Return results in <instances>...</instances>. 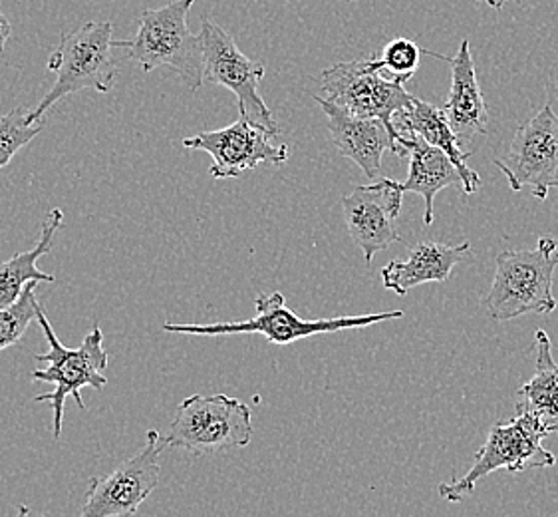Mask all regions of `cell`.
<instances>
[{"label": "cell", "mask_w": 558, "mask_h": 517, "mask_svg": "<svg viewBox=\"0 0 558 517\" xmlns=\"http://www.w3.org/2000/svg\"><path fill=\"white\" fill-rule=\"evenodd\" d=\"M557 267L558 243L553 237H541L535 249L501 251L483 306L495 321H511L529 313H553L557 309L553 294Z\"/></svg>", "instance_id": "cell-1"}, {"label": "cell", "mask_w": 558, "mask_h": 517, "mask_svg": "<svg viewBox=\"0 0 558 517\" xmlns=\"http://www.w3.org/2000/svg\"><path fill=\"white\" fill-rule=\"evenodd\" d=\"M195 0H173L161 9L142 12L132 40H113V48L128 50V58L144 72L169 67L191 92L203 84V46L199 34L187 26V14Z\"/></svg>", "instance_id": "cell-2"}, {"label": "cell", "mask_w": 558, "mask_h": 517, "mask_svg": "<svg viewBox=\"0 0 558 517\" xmlns=\"http://www.w3.org/2000/svg\"><path fill=\"white\" fill-rule=\"evenodd\" d=\"M38 325L48 340V352L36 354L34 359L48 362V366L45 371H34L33 381L34 383L54 384V390L40 394L34 400L52 406V414H54L52 434H54V438H60L68 396H72L76 400V405L82 410H86V402L82 398V388L89 386V388L101 390L108 384L104 372L108 371L110 354H108V350L104 349V333L98 323L92 326V330L76 349H68L60 342L43 306L38 309Z\"/></svg>", "instance_id": "cell-3"}, {"label": "cell", "mask_w": 558, "mask_h": 517, "mask_svg": "<svg viewBox=\"0 0 558 517\" xmlns=\"http://www.w3.org/2000/svg\"><path fill=\"white\" fill-rule=\"evenodd\" d=\"M112 23H84L62 36L57 50L48 60V72H54V84L45 98L28 112L31 122H43L45 113L70 94L96 91L108 94L116 84Z\"/></svg>", "instance_id": "cell-4"}, {"label": "cell", "mask_w": 558, "mask_h": 517, "mask_svg": "<svg viewBox=\"0 0 558 517\" xmlns=\"http://www.w3.org/2000/svg\"><path fill=\"white\" fill-rule=\"evenodd\" d=\"M257 315L248 321L236 323H211V325H178L166 323V333L178 335H193V337H223V335H260L272 345H291L301 338L314 335H328L338 330H352V328H366V326L380 325L386 321L402 318L403 311H384L374 315L336 316V318H316L304 321L291 311L282 292H263L255 301Z\"/></svg>", "instance_id": "cell-5"}, {"label": "cell", "mask_w": 558, "mask_h": 517, "mask_svg": "<svg viewBox=\"0 0 558 517\" xmlns=\"http://www.w3.org/2000/svg\"><path fill=\"white\" fill-rule=\"evenodd\" d=\"M550 436L535 417L517 410V417L507 424H495L475 456L470 472L453 482L439 484V497L446 502H461L465 495L473 494L475 485L483 478L497 470L525 472V470H545L557 464L555 454L545 450L543 440Z\"/></svg>", "instance_id": "cell-6"}, {"label": "cell", "mask_w": 558, "mask_h": 517, "mask_svg": "<svg viewBox=\"0 0 558 517\" xmlns=\"http://www.w3.org/2000/svg\"><path fill=\"white\" fill-rule=\"evenodd\" d=\"M320 84L326 98L342 110L357 118H378L388 125L400 144L398 156L402 154L403 135L396 130L393 120L398 113L412 108L415 96L405 91V80L386 74L380 57L338 62L326 68Z\"/></svg>", "instance_id": "cell-7"}, {"label": "cell", "mask_w": 558, "mask_h": 517, "mask_svg": "<svg viewBox=\"0 0 558 517\" xmlns=\"http://www.w3.org/2000/svg\"><path fill=\"white\" fill-rule=\"evenodd\" d=\"M253 438L251 408L227 394H193L178 406L166 434L171 448L193 456H213L245 448Z\"/></svg>", "instance_id": "cell-8"}, {"label": "cell", "mask_w": 558, "mask_h": 517, "mask_svg": "<svg viewBox=\"0 0 558 517\" xmlns=\"http://www.w3.org/2000/svg\"><path fill=\"white\" fill-rule=\"evenodd\" d=\"M199 38L203 46V82L219 84L233 92L243 118L258 128H265L272 135H279V124L258 92L260 80L265 79V67L245 57L233 36L207 16H202Z\"/></svg>", "instance_id": "cell-9"}, {"label": "cell", "mask_w": 558, "mask_h": 517, "mask_svg": "<svg viewBox=\"0 0 558 517\" xmlns=\"http://www.w3.org/2000/svg\"><path fill=\"white\" fill-rule=\"evenodd\" d=\"M163 448H168L166 436H161L157 430H149L142 450L130 460L122 461L108 476L89 480L80 516L128 517L137 514L140 506L159 485V454Z\"/></svg>", "instance_id": "cell-10"}, {"label": "cell", "mask_w": 558, "mask_h": 517, "mask_svg": "<svg viewBox=\"0 0 558 517\" xmlns=\"http://www.w3.org/2000/svg\"><path fill=\"white\" fill-rule=\"evenodd\" d=\"M513 192H529L536 200H547L558 188V113L545 106L535 118L519 125L509 152L495 159Z\"/></svg>", "instance_id": "cell-11"}, {"label": "cell", "mask_w": 558, "mask_h": 517, "mask_svg": "<svg viewBox=\"0 0 558 517\" xmlns=\"http://www.w3.org/2000/svg\"><path fill=\"white\" fill-rule=\"evenodd\" d=\"M272 137L275 135L265 128H258L241 116L235 124L185 137L183 147L207 152L211 156L209 173L213 180H231L263 164L279 168L289 159V147L275 146L270 142Z\"/></svg>", "instance_id": "cell-12"}, {"label": "cell", "mask_w": 558, "mask_h": 517, "mask_svg": "<svg viewBox=\"0 0 558 517\" xmlns=\"http://www.w3.org/2000/svg\"><path fill=\"white\" fill-rule=\"evenodd\" d=\"M402 202L400 181L388 178L360 185L342 200L348 233L354 245L362 249L368 265H372L376 253L390 248L391 243L403 241L398 231Z\"/></svg>", "instance_id": "cell-13"}, {"label": "cell", "mask_w": 558, "mask_h": 517, "mask_svg": "<svg viewBox=\"0 0 558 517\" xmlns=\"http://www.w3.org/2000/svg\"><path fill=\"white\" fill-rule=\"evenodd\" d=\"M316 101L320 104L326 116V125L330 130L338 154L342 158L352 159L368 180H378L384 154L393 152L398 156L400 152V144L388 130V125L378 118L352 116L326 96H316Z\"/></svg>", "instance_id": "cell-14"}, {"label": "cell", "mask_w": 558, "mask_h": 517, "mask_svg": "<svg viewBox=\"0 0 558 517\" xmlns=\"http://www.w3.org/2000/svg\"><path fill=\"white\" fill-rule=\"evenodd\" d=\"M451 64V88L444 104V113L458 135L459 144L468 146L475 137L487 134L489 112L483 98L475 62L471 57L470 40H461L458 55L449 60Z\"/></svg>", "instance_id": "cell-15"}, {"label": "cell", "mask_w": 558, "mask_h": 517, "mask_svg": "<svg viewBox=\"0 0 558 517\" xmlns=\"http://www.w3.org/2000/svg\"><path fill=\"white\" fill-rule=\"evenodd\" d=\"M468 257H471L470 241L459 245L424 241L412 248L408 258H393L386 265L380 270L381 282L388 291L405 297L425 282H446L456 265Z\"/></svg>", "instance_id": "cell-16"}, {"label": "cell", "mask_w": 558, "mask_h": 517, "mask_svg": "<svg viewBox=\"0 0 558 517\" xmlns=\"http://www.w3.org/2000/svg\"><path fill=\"white\" fill-rule=\"evenodd\" d=\"M402 156L410 158L408 180L400 181L403 193L422 195L425 202V226L434 224V202L437 193L449 185H463L461 173L446 152L425 142L422 135L402 134Z\"/></svg>", "instance_id": "cell-17"}, {"label": "cell", "mask_w": 558, "mask_h": 517, "mask_svg": "<svg viewBox=\"0 0 558 517\" xmlns=\"http://www.w3.org/2000/svg\"><path fill=\"white\" fill-rule=\"evenodd\" d=\"M393 125L400 134H417L429 142L432 146L439 147L446 152L449 159L456 164L459 173H461V192L465 195H473L481 188V178L477 171L468 166V158L471 152H465L459 144L458 135L453 134L451 125L447 122L446 113L441 108H436L429 101L417 100L413 98L412 108L405 112L398 113Z\"/></svg>", "instance_id": "cell-18"}, {"label": "cell", "mask_w": 558, "mask_h": 517, "mask_svg": "<svg viewBox=\"0 0 558 517\" xmlns=\"http://www.w3.org/2000/svg\"><path fill=\"white\" fill-rule=\"evenodd\" d=\"M62 224H64V214L62 209L54 207L50 214L46 215L36 245L0 263V309H7L16 303L28 282L57 281V275L38 269V261L52 251L54 237Z\"/></svg>", "instance_id": "cell-19"}, {"label": "cell", "mask_w": 558, "mask_h": 517, "mask_svg": "<svg viewBox=\"0 0 558 517\" xmlns=\"http://www.w3.org/2000/svg\"><path fill=\"white\" fill-rule=\"evenodd\" d=\"M533 352L535 376L521 386V402L517 410L535 417L550 434H558V364L553 359L550 337L545 330H536Z\"/></svg>", "instance_id": "cell-20"}, {"label": "cell", "mask_w": 558, "mask_h": 517, "mask_svg": "<svg viewBox=\"0 0 558 517\" xmlns=\"http://www.w3.org/2000/svg\"><path fill=\"white\" fill-rule=\"evenodd\" d=\"M38 281L28 282L16 303L0 309V352L16 345L33 321H38V309L43 306L36 297Z\"/></svg>", "instance_id": "cell-21"}, {"label": "cell", "mask_w": 558, "mask_h": 517, "mask_svg": "<svg viewBox=\"0 0 558 517\" xmlns=\"http://www.w3.org/2000/svg\"><path fill=\"white\" fill-rule=\"evenodd\" d=\"M45 130L43 122H31L23 108H14L0 118V169L7 168L16 154Z\"/></svg>", "instance_id": "cell-22"}, {"label": "cell", "mask_w": 558, "mask_h": 517, "mask_svg": "<svg viewBox=\"0 0 558 517\" xmlns=\"http://www.w3.org/2000/svg\"><path fill=\"white\" fill-rule=\"evenodd\" d=\"M424 52L425 50L410 38H393L391 43L384 46L380 60L388 76L408 82L420 67V55Z\"/></svg>", "instance_id": "cell-23"}, {"label": "cell", "mask_w": 558, "mask_h": 517, "mask_svg": "<svg viewBox=\"0 0 558 517\" xmlns=\"http://www.w3.org/2000/svg\"><path fill=\"white\" fill-rule=\"evenodd\" d=\"M12 26L9 23V19L0 12V55L4 52V46H7V40L11 38Z\"/></svg>", "instance_id": "cell-24"}, {"label": "cell", "mask_w": 558, "mask_h": 517, "mask_svg": "<svg viewBox=\"0 0 558 517\" xmlns=\"http://www.w3.org/2000/svg\"><path fill=\"white\" fill-rule=\"evenodd\" d=\"M475 2H485V4H489L495 11H501L502 7H505V2H509V0H475ZM513 2L521 4L523 0H513Z\"/></svg>", "instance_id": "cell-25"}]
</instances>
